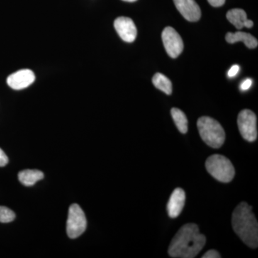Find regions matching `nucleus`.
<instances>
[{"mask_svg": "<svg viewBox=\"0 0 258 258\" xmlns=\"http://www.w3.org/2000/svg\"><path fill=\"white\" fill-rule=\"evenodd\" d=\"M206 237L200 233L196 224L183 225L169 244L168 253L171 257L194 258L205 247Z\"/></svg>", "mask_w": 258, "mask_h": 258, "instance_id": "1", "label": "nucleus"}, {"mask_svg": "<svg viewBox=\"0 0 258 258\" xmlns=\"http://www.w3.org/2000/svg\"><path fill=\"white\" fill-rule=\"evenodd\" d=\"M252 210V207L244 202L237 205L232 213V225L242 242L255 249L258 246V223Z\"/></svg>", "mask_w": 258, "mask_h": 258, "instance_id": "2", "label": "nucleus"}, {"mask_svg": "<svg viewBox=\"0 0 258 258\" xmlns=\"http://www.w3.org/2000/svg\"><path fill=\"white\" fill-rule=\"evenodd\" d=\"M198 128L202 139L209 147L219 149L225 141V132L221 124L211 117H200Z\"/></svg>", "mask_w": 258, "mask_h": 258, "instance_id": "3", "label": "nucleus"}, {"mask_svg": "<svg viewBox=\"0 0 258 258\" xmlns=\"http://www.w3.org/2000/svg\"><path fill=\"white\" fill-rule=\"evenodd\" d=\"M205 166L208 172L221 182H230L235 176V168L230 159L220 154H214L209 157Z\"/></svg>", "mask_w": 258, "mask_h": 258, "instance_id": "4", "label": "nucleus"}, {"mask_svg": "<svg viewBox=\"0 0 258 258\" xmlns=\"http://www.w3.org/2000/svg\"><path fill=\"white\" fill-rule=\"evenodd\" d=\"M87 227V220L82 209L77 204L70 207L67 221V233L71 238H77Z\"/></svg>", "mask_w": 258, "mask_h": 258, "instance_id": "5", "label": "nucleus"}, {"mask_svg": "<svg viewBox=\"0 0 258 258\" xmlns=\"http://www.w3.org/2000/svg\"><path fill=\"white\" fill-rule=\"evenodd\" d=\"M237 125L242 138L253 142L257 138V117L248 109L242 110L237 117Z\"/></svg>", "mask_w": 258, "mask_h": 258, "instance_id": "6", "label": "nucleus"}, {"mask_svg": "<svg viewBox=\"0 0 258 258\" xmlns=\"http://www.w3.org/2000/svg\"><path fill=\"white\" fill-rule=\"evenodd\" d=\"M163 44L168 55L176 58L182 52L184 43L177 32L171 27H166L161 34Z\"/></svg>", "mask_w": 258, "mask_h": 258, "instance_id": "7", "label": "nucleus"}, {"mask_svg": "<svg viewBox=\"0 0 258 258\" xmlns=\"http://www.w3.org/2000/svg\"><path fill=\"white\" fill-rule=\"evenodd\" d=\"M114 28L123 41L132 42L137 38V27L131 18L120 17L115 19Z\"/></svg>", "mask_w": 258, "mask_h": 258, "instance_id": "8", "label": "nucleus"}, {"mask_svg": "<svg viewBox=\"0 0 258 258\" xmlns=\"http://www.w3.org/2000/svg\"><path fill=\"white\" fill-rule=\"evenodd\" d=\"M35 80V74L31 70L23 69L10 75L7 79V83L10 88L18 91L28 88Z\"/></svg>", "mask_w": 258, "mask_h": 258, "instance_id": "9", "label": "nucleus"}, {"mask_svg": "<svg viewBox=\"0 0 258 258\" xmlns=\"http://www.w3.org/2000/svg\"><path fill=\"white\" fill-rule=\"evenodd\" d=\"M180 14L189 22H197L201 18V10L195 0H174Z\"/></svg>", "mask_w": 258, "mask_h": 258, "instance_id": "10", "label": "nucleus"}, {"mask_svg": "<svg viewBox=\"0 0 258 258\" xmlns=\"http://www.w3.org/2000/svg\"><path fill=\"white\" fill-rule=\"evenodd\" d=\"M186 200V195L184 190L176 188L171 194L167 204L168 215L171 218H176L182 212Z\"/></svg>", "mask_w": 258, "mask_h": 258, "instance_id": "11", "label": "nucleus"}, {"mask_svg": "<svg viewBox=\"0 0 258 258\" xmlns=\"http://www.w3.org/2000/svg\"><path fill=\"white\" fill-rule=\"evenodd\" d=\"M226 40L230 44L235 42H242L249 49L256 48L258 45V42L255 37L252 36L251 34L244 32H227L225 36Z\"/></svg>", "mask_w": 258, "mask_h": 258, "instance_id": "12", "label": "nucleus"}, {"mask_svg": "<svg viewBox=\"0 0 258 258\" xmlns=\"http://www.w3.org/2000/svg\"><path fill=\"white\" fill-rule=\"evenodd\" d=\"M43 173L36 169H26L20 171L18 174V179L20 182L27 186H32L37 181L43 179Z\"/></svg>", "mask_w": 258, "mask_h": 258, "instance_id": "13", "label": "nucleus"}, {"mask_svg": "<svg viewBox=\"0 0 258 258\" xmlns=\"http://www.w3.org/2000/svg\"><path fill=\"white\" fill-rule=\"evenodd\" d=\"M227 20L231 24L234 25L237 30L244 28L246 21L247 20V14L243 10L236 9L230 10L226 15Z\"/></svg>", "mask_w": 258, "mask_h": 258, "instance_id": "14", "label": "nucleus"}, {"mask_svg": "<svg viewBox=\"0 0 258 258\" xmlns=\"http://www.w3.org/2000/svg\"><path fill=\"white\" fill-rule=\"evenodd\" d=\"M152 83L157 89L163 91L166 95H171L172 93V83L164 75L157 73L153 77Z\"/></svg>", "mask_w": 258, "mask_h": 258, "instance_id": "15", "label": "nucleus"}, {"mask_svg": "<svg viewBox=\"0 0 258 258\" xmlns=\"http://www.w3.org/2000/svg\"><path fill=\"white\" fill-rule=\"evenodd\" d=\"M171 114L179 132L184 134L187 133L188 120L184 112L179 108H173L171 110Z\"/></svg>", "mask_w": 258, "mask_h": 258, "instance_id": "16", "label": "nucleus"}, {"mask_svg": "<svg viewBox=\"0 0 258 258\" xmlns=\"http://www.w3.org/2000/svg\"><path fill=\"white\" fill-rule=\"evenodd\" d=\"M15 218L14 212L6 207L0 206V222L8 223L13 222Z\"/></svg>", "mask_w": 258, "mask_h": 258, "instance_id": "17", "label": "nucleus"}, {"mask_svg": "<svg viewBox=\"0 0 258 258\" xmlns=\"http://www.w3.org/2000/svg\"><path fill=\"white\" fill-rule=\"evenodd\" d=\"M222 256L215 249H210L206 253L204 254L203 258H220Z\"/></svg>", "mask_w": 258, "mask_h": 258, "instance_id": "18", "label": "nucleus"}, {"mask_svg": "<svg viewBox=\"0 0 258 258\" xmlns=\"http://www.w3.org/2000/svg\"><path fill=\"white\" fill-rule=\"evenodd\" d=\"M239 71H240V66L238 64H235V66H232L230 71H228V74H227L228 77H235L236 75L238 74Z\"/></svg>", "mask_w": 258, "mask_h": 258, "instance_id": "19", "label": "nucleus"}, {"mask_svg": "<svg viewBox=\"0 0 258 258\" xmlns=\"http://www.w3.org/2000/svg\"><path fill=\"white\" fill-rule=\"evenodd\" d=\"M8 157H7L3 149H0V166H5L8 164Z\"/></svg>", "mask_w": 258, "mask_h": 258, "instance_id": "20", "label": "nucleus"}, {"mask_svg": "<svg viewBox=\"0 0 258 258\" xmlns=\"http://www.w3.org/2000/svg\"><path fill=\"white\" fill-rule=\"evenodd\" d=\"M252 83V80L249 79H246L245 81H244L243 82L241 83L240 89L242 90V91H247V90H248L249 88L251 87Z\"/></svg>", "mask_w": 258, "mask_h": 258, "instance_id": "21", "label": "nucleus"}, {"mask_svg": "<svg viewBox=\"0 0 258 258\" xmlns=\"http://www.w3.org/2000/svg\"><path fill=\"white\" fill-rule=\"evenodd\" d=\"M208 1L212 7H215V8L221 7L225 3V0H208Z\"/></svg>", "mask_w": 258, "mask_h": 258, "instance_id": "22", "label": "nucleus"}, {"mask_svg": "<svg viewBox=\"0 0 258 258\" xmlns=\"http://www.w3.org/2000/svg\"><path fill=\"white\" fill-rule=\"evenodd\" d=\"M123 1L129 2V3H133V2H136L137 0H123Z\"/></svg>", "mask_w": 258, "mask_h": 258, "instance_id": "23", "label": "nucleus"}]
</instances>
